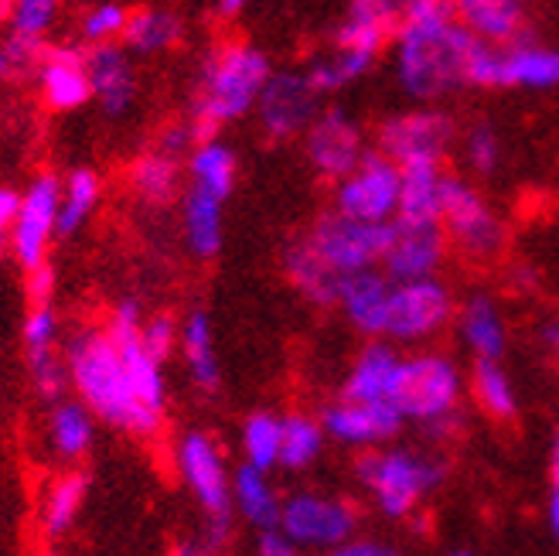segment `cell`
Instances as JSON below:
<instances>
[{
    "label": "cell",
    "instance_id": "6da1fadb",
    "mask_svg": "<svg viewBox=\"0 0 559 556\" xmlns=\"http://www.w3.org/2000/svg\"><path fill=\"white\" fill-rule=\"evenodd\" d=\"M66 363H69V379H72L75 397L93 410L99 424L117 427L133 437L160 434L164 421L136 397L127 358L120 355L106 324L103 328L90 324L75 331L66 345Z\"/></svg>",
    "mask_w": 559,
    "mask_h": 556
},
{
    "label": "cell",
    "instance_id": "7a4b0ae2",
    "mask_svg": "<svg viewBox=\"0 0 559 556\" xmlns=\"http://www.w3.org/2000/svg\"><path fill=\"white\" fill-rule=\"evenodd\" d=\"M270 75H273L270 59L253 45L229 42L212 48L209 59L202 62L191 117H188L194 144L212 141V137L222 133V127L253 114Z\"/></svg>",
    "mask_w": 559,
    "mask_h": 556
},
{
    "label": "cell",
    "instance_id": "3957f363",
    "mask_svg": "<svg viewBox=\"0 0 559 556\" xmlns=\"http://www.w3.org/2000/svg\"><path fill=\"white\" fill-rule=\"evenodd\" d=\"M474 35L451 21H400L396 27V75L413 99H440L464 82V66Z\"/></svg>",
    "mask_w": 559,
    "mask_h": 556
},
{
    "label": "cell",
    "instance_id": "277c9868",
    "mask_svg": "<svg viewBox=\"0 0 559 556\" xmlns=\"http://www.w3.org/2000/svg\"><path fill=\"white\" fill-rule=\"evenodd\" d=\"M178 471L209 516L205 525V553H215L229 543L233 533V475L226 468V454L205 430H191L178 443Z\"/></svg>",
    "mask_w": 559,
    "mask_h": 556
},
{
    "label": "cell",
    "instance_id": "5b68a950",
    "mask_svg": "<svg viewBox=\"0 0 559 556\" xmlns=\"http://www.w3.org/2000/svg\"><path fill=\"white\" fill-rule=\"evenodd\" d=\"M443 478V468L413 451H369L358 461V482L376 498L389 519L409 516L419 498L430 495Z\"/></svg>",
    "mask_w": 559,
    "mask_h": 556
},
{
    "label": "cell",
    "instance_id": "8992f818",
    "mask_svg": "<svg viewBox=\"0 0 559 556\" xmlns=\"http://www.w3.org/2000/svg\"><path fill=\"white\" fill-rule=\"evenodd\" d=\"M461 403V372L451 358L443 355H413L400 363L393 406L403 413V421H416L437 427L451 421Z\"/></svg>",
    "mask_w": 559,
    "mask_h": 556
},
{
    "label": "cell",
    "instance_id": "52a82bcc",
    "mask_svg": "<svg viewBox=\"0 0 559 556\" xmlns=\"http://www.w3.org/2000/svg\"><path fill=\"white\" fill-rule=\"evenodd\" d=\"M454 304L437 276H416V281H393L385 304V339L396 342H424L451 321Z\"/></svg>",
    "mask_w": 559,
    "mask_h": 556
},
{
    "label": "cell",
    "instance_id": "ba28073f",
    "mask_svg": "<svg viewBox=\"0 0 559 556\" xmlns=\"http://www.w3.org/2000/svg\"><path fill=\"white\" fill-rule=\"evenodd\" d=\"M400 185L403 168L393 157L382 151L366 154L345 178H338L334 209L361 222H393L400 209Z\"/></svg>",
    "mask_w": 559,
    "mask_h": 556
},
{
    "label": "cell",
    "instance_id": "9c48e42d",
    "mask_svg": "<svg viewBox=\"0 0 559 556\" xmlns=\"http://www.w3.org/2000/svg\"><path fill=\"white\" fill-rule=\"evenodd\" d=\"M385 239H389V222H361L342 215L338 209L321 215L311 236H307V242L318 249L321 260L342 276L366 267H379L385 253Z\"/></svg>",
    "mask_w": 559,
    "mask_h": 556
},
{
    "label": "cell",
    "instance_id": "30bf717a",
    "mask_svg": "<svg viewBox=\"0 0 559 556\" xmlns=\"http://www.w3.org/2000/svg\"><path fill=\"white\" fill-rule=\"evenodd\" d=\"M440 229L474 260L495 257L501 242H506V229H501V222L491 212V205L471 185H464L457 178H443Z\"/></svg>",
    "mask_w": 559,
    "mask_h": 556
},
{
    "label": "cell",
    "instance_id": "8fae6325",
    "mask_svg": "<svg viewBox=\"0 0 559 556\" xmlns=\"http://www.w3.org/2000/svg\"><path fill=\"white\" fill-rule=\"evenodd\" d=\"M59 199H62V178L51 171L38 175L17 199L8 239H11V253L24 273L48 260V242L55 239V222H59Z\"/></svg>",
    "mask_w": 559,
    "mask_h": 556
},
{
    "label": "cell",
    "instance_id": "7c38bea8",
    "mask_svg": "<svg viewBox=\"0 0 559 556\" xmlns=\"http://www.w3.org/2000/svg\"><path fill=\"white\" fill-rule=\"evenodd\" d=\"M355 509L345 498H328L314 492H297L284 498L280 525L284 533L307 549H334L355 536Z\"/></svg>",
    "mask_w": 559,
    "mask_h": 556
},
{
    "label": "cell",
    "instance_id": "4fadbf2b",
    "mask_svg": "<svg viewBox=\"0 0 559 556\" xmlns=\"http://www.w3.org/2000/svg\"><path fill=\"white\" fill-rule=\"evenodd\" d=\"M318 103L321 93L311 86L307 72H273L253 114L260 117V127L270 141H290L311 127L318 117Z\"/></svg>",
    "mask_w": 559,
    "mask_h": 556
},
{
    "label": "cell",
    "instance_id": "5bb4252c",
    "mask_svg": "<svg viewBox=\"0 0 559 556\" xmlns=\"http://www.w3.org/2000/svg\"><path fill=\"white\" fill-rule=\"evenodd\" d=\"M451 137L454 123L440 109H413V114H400L382 123L379 151L393 157L400 168H406V164H440Z\"/></svg>",
    "mask_w": 559,
    "mask_h": 556
},
{
    "label": "cell",
    "instance_id": "9a60e30c",
    "mask_svg": "<svg viewBox=\"0 0 559 556\" xmlns=\"http://www.w3.org/2000/svg\"><path fill=\"white\" fill-rule=\"evenodd\" d=\"M447 253V236L440 222H389L385 253L379 260L389 281H416V276H433Z\"/></svg>",
    "mask_w": 559,
    "mask_h": 556
},
{
    "label": "cell",
    "instance_id": "2e32d148",
    "mask_svg": "<svg viewBox=\"0 0 559 556\" xmlns=\"http://www.w3.org/2000/svg\"><path fill=\"white\" fill-rule=\"evenodd\" d=\"M304 147L307 161L314 164V171L338 181L345 178L355 164L366 157V137H361L358 123L345 114V109H318L311 127L304 130Z\"/></svg>",
    "mask_w": 559,
    "mask_h": 556
},
{
    "label": "cell",
    "instance_id": "e0dca14e",
    "mask_svg": "<svg viewBox=\"0 0 559 556\" xmlns=\"http://www.w3.org/2000/svg\"><path fill=\"white\" fill-rule=\"evenodd\" d=\"M86 72L93 86V103H99L103 117L123 120L140 96L130 51L120 42L86 45Z\"/></svg>",
    "mask_w": 559,
    "mask_h": 556
},
{
    "label": "cell",
    "instance_id": "ac0fdd59",
    "mask_svg": "<svg viewBox=\"0 0 559 556\" xmlns=\"http://www.w3.org/2000/svg\"><path fill=\"white\" fill-rule=\"evenodd\" d=\"M41 99L55 114H75L93 103V86L86 72V45H45L35 69Z\"/></svg>",
    "mask_w": 559,
    "mask_h": 556
},
{
    "label": "cell",
    "instance_id": "d6986e66",
    "mask_svg": "<svg viewBox=\"0 0 559 556\" xmlns=\"http://www.w3.org/2000/svg\"><path fill=\"white\" fill-rule=\"evenodd\" d=\"M403 413L393 403H369V400H345L324 410V434L348 448H379L403 430Z\"/></svg>",
    "mask_w": 559,
    "mask_h": 556
},
{
    "label": "cell",
    "instance_id": "ffe728a7",
    "mask_svg": "<svg viewBox=\"0 0 559 556\" xmlns=\"http://www.w3.org/2000/svg\"><path fill=\"white\" fill-rule=\"evenodd\" d=\"M226 199L199 188L185 185L181 191V229H185V246L194 260H215L222 239H226Z\"/></svg>",
    "mask_w": 559,
    "mask_h": 556
},
{
    "label": "cell",
    "instance_id": "44dd1931",
    "mask_svg": "<svg viewBox=\"0 0 559 556\" xmlns=\"http://www.w3.org/2000/svg\"><path fill=\"white\" fill-rule=\"evenodd\" d=\"M389 291H393V281H389L379 267L345 273L342 287H338V308L345 311V318L361 331V335L379 339L385 328Z\"/></svg>",
    "mask_w": 559,
    "mask_h": 556
},
{
    "label": "cell",
    "instance_id": "7402d4cb",
    "mask_svg": "<svg viewBox=\"0 0 559 556\" xmlns=\"http://www.w3.org/2000/svg\"><path fill=\"white\" fill-rule=\"evenodd\" d=\"M400 8L403 0H352L348 17L342 21L338 35H334V45L379 55L385 42L396 35Z\"/></svg>",
    "mask_w": 559,
    "mask_h": 556
},
{
    "label": "cell",
    "instance_id": "603a6c76",
    "mask_svg": "<svg viewBox=\"0 0 559 556\" xmlns=\"http://www.w3.org/2000/svg\"><path fill=\"white\" fill-rule=\"evenodd\" d=\"M185 185H188V171H185V157L178 154L154 147L130 164V191L151 209H167L181 202Z\"/></svg>",
    "mask_w": 559,
    "mask_h": 556
},
{
    "label": "cell",
    "instance_id": "cb8c5ba5",
    "mask_svg": "<svg viewBox=\"0 0 559 556\" xmlns=\"http://www.w3.org/2000/svg\"><path fill=\"white\" fill-rule=\"evenodd\" d=\"M454 17L474 38L512 45L525 21V0H454Z\"/></svg>",
    "mask_w": 559,
    "mask_h": 556
},
{
    "label": "cell",
    "instance_id": "d4e9b609",
    "mask_svg": "<svg viewBox=\"0 0 559 556\" xmlns=\"http://www.w3.org/2000/svg\"><path fill=\"white\" fill-rule=\"evenodd\" d=\"M403 358L389 345H369L355 358V366L342 386L345 400H369V403H393V389Z\"/></svg>",
    "mask_w": 559,
    "mask_h": 556
},
{
    "label": "cell",
    "instance_id": "484cf974",
    "mask_svg": "<svg viewBox=\"0 0 559 556\" xmlns=\"http://www.w3.org/2000/svg\"><path fill=\"white\" fill-rule=\"evenodd\" d=\"M181 38H185V21L171 8L144 4L127 14L120 45L130 55H160V51H171Z\"/></svg>",
    "mask_w": 559,
    "mask_h": 556
},
{
    "label": "cell",
    "instance_id": "4316f807",
    "mask_svg": "<svg viewBox=\"0 0 559 556\" xmlns=\"http://www.w3.org/2000/svg\"><path fill=\"white\" fill-rule=\"evenodd\" d=\"M178 352L185 358V369H188L194 389H202L205 397H215L218 389H222V366H218V358H215L212 321H209L205 311H191L181 321Z\"/></svg>",
    "mask_w": 559,
    "mask_h": 556
},
{
    "label": "cell",
    "instance_id": "83f0119b",
    "mask_svg": "<svg viewBox=\"0 0 559 556\" xmlns=\"http://www.w3.org/2000/svg\"><path fill=\"white\" fill-rule=\"evenodd\" d=\"M284 273H287V281L311 300L318 304V308H334L338 304V287H342V273L328 267L321 260L318 249L300 239L287 249V257H284Z\"/></svg>",
    "mask_w": 559,
    "mask_h": 556
},
{
    "label": "cell",
    "instance_id": "f1b7e54d",
    "mask_svg": "<svg viewBox=\"0 0 559 556\" xmlns=\"http://www.w3.org/2000/svg\"><path fill=\"white\" fill-rule=\"evenodd\" d=\"M96 416L82 400H59L48 413V448L62 461H82L93 451Z\"/></svg>",
    "mask_w": 559,
    "mask_h": 556
},
{
    "label": "cell",
    "instance_id": "f546056e",
    "mask_svg": "<svg viewBox=\"0 0 559 556\" xmlns=\"http://www.w3.org/2000/svg\"><path fill=\"white\" fill-rule=\"evenodd\" d=\"M270 471L242 464L233 475V509L253 525V530H270L280 525V509H284V498H280L270 485Z\"/></svg>",
    "mask_w": 559,
    "mask_h": 556
},
{
    "label": "cell",
    "instance_id": "4dcf8cb0",
    "mask_svg": "<svg viewBox=\"0 0 559 556\" xmlns=\"http://www.w3.org/2000/svg\"><path fill=\"white\" fill-rule=\"evenodd\" d=\"M501 79L506 86L552 90L559 86V48L543 45H501Z\"/></svg>",
    "mask_w": 559,
    "mask_h": 556
},
{
    "label": "cell",
    "instance_id": "1f68e13d",
    "mask_svg": "<svg viewBox=\"0 0 559 556\" xmlns=\"http://www.w3.org/2000/svg\"><path fill=\"white\" fill-rule=\"evenodd\" d=\"M185 171H188L191 185L218 194V199H229L236 188V178H239V161L229 144H222L218 137H212V141H202L188 151Z\"/></svg>",
    "mask_w": 559,
    "mask_h": 556
},
{
    "label": "cell",
    "instance_id": "d6a6232c",
    "mask_svg": "<svg viewBox=\"0 0 559 556\" xmlns=\"http://www.w3.org/2000/svg\"><path fill=\"white\" fill-rule=\"evenodd\" d=\"M86 492H90L86 471H66V475L51 482L45 502H41V533L48 543L62 540L75 525L82 502H86Z\"/></svg>",
    "mask_w": 559,
    "mask_h": 556
},
{
    "label": "cell",
    "instance_id": "836d02e7",
    "mask_svg": "<svg viewBox=\"0 0 559 556\" xmlns=\"http://www.w3.org/2000/svg\"><path fill=\"white\" fill-rule=\"evenodd\" d=\"M440 164H406L400 185V209L396 218L406 222H440V199H443Z\"/></svg>",
    "mask_w": 559,
    "mask_h": 556
},
{
    "label": "cell",
    "instance_id": "e575fe53",
    "mask_svg": "<svg viewBox=\"0 0 559 556\" xmlns=\"http://www.w3.org/2000/svg\"><path fill=\"white\" fill-rule=\"evenodd\" d=\"M103 199V181L93 168H75L69 178H62V199H59V222H55V236L69 239L79 229H86L96 205Z\"/></svg>",
    "mask_w": 559,
    "mask_h": 556
},
{
    "label": "cell",
    "instance_id": "d590c367",
    "mask_svg": "<svg viewBox=\"0 0 559 556\" xmlns=\"http://www.w3.org/2000/svg\"><path fill=\"white\" fill-rule=\"evenodd\" d=\"M461 339L474 352V358H491V363H498V358L506 355L509 331L488 297L467 300V308L461 315Z\"/></svg>",
    "mask_w": 559,
    "mask_h": 556
},
{
    "label": "cell",
    "instance_id": "8d00e7d4",
    "mask_svg": "<svg viewBox=\"0 0 559 556\" xmlns=\"http://www.w3.org/2000/svg\"><path fill=\"white\" fill-rule=\"evenodd\" d=\"M324 427L311 416H280V468L287 471H304L311 468L324 448Z\"/></svg>",
    "mask_w": 559,
    "mask_h": 556
},
{
    "label": "cell",
    "instance_id": "74e56055",
    "mask_svg": "<svg viewBox=\"0 0 559 556\" xmlns=\"http://www.w3.org/2000/svg\"><path fill=\"white\" fill-rule=\"evenodd\" d=\"M376 62V55L369 51H355V48H338L334 45L331 55H324V59H314L311 66H307V79H311V86L328 96V93H338L345 86H352L355 79H361Z\"/></svg>",
    "mask_w": 559,
    "mask_h": 556
},
{
    "label": "cell",
    "instance_id": "f35d334b",
    "mask_svg": "<svg viewBox=\"0 0 559 556\" xmlns=\"http://www.w3.org/2000/svg\"><path fill=\"white\" fill-rule=\"evenodd\" d=\"M471 386H474V397L478 403L498 416V421H509L519 410V400H515V386L509 379V372L501 369L491 358H478V366H474V376H471Z\"/></svg>",
    "mask_w": 559,
    "mask_h": 556
},
{
    "label": "cell",
    "instance_id": "ab89813d",
    "mask_svg": "<svg viewBox=\"0 0 559 556\" xmlns=\"http://www.w3.org/2000/svg\"><path fill=\"white\" fill-rule=\"evenodd\" d=\"M242 458L246 464L273 471L280 464V416L253 413L242 424Z\"/></svg>",
    "mask_w": 559,
    "mask_h": 556
},
{
    "label": "cell",
    "instance_id": "60d3db41",
    "mask_svg": "<svg viewBox=\"0 0 559 556\" xmlns=\"http://www.w3.org/2000/svg\"><path fill=\"white\" fill-rule=\"evenodd\" d=\"M130 8L123 0H96L79 17V42L82 45H103V42H120L123 24Z\"/></svg>",
    "mask_w": 559,
    "mask_h": 556
},
{
    "label": "cell",
    "instance_id": "b9f144b4",
    "mask_svg": "<svg viewBox=\"0 0 559 556\" xmlns=\"http://www.w3.org/2000/svg\"><path fill=\"white\" fill-rule=\"evenodd\" d=\"M45 45L48 42H32V38H21V35L8 32V38H0V82L32 79L41 62Z\"/></svg>",
    "mask_w": 559,
    "mask_h": 556
},
{
    "label": "cell",
    "instance_id": "7bdbcfd3",
    "mask_svg": "<svg viewBox=\"0 0 559 556\" xmlns=\"http://www.w3.org/2000/svg\"><path fill=\"white\" fill-rule=\"evenodd\" d=\"M55 21H59V0H14L8 27L21 38L48 42Z\"/></svg>",
    "mask_w": 559,
    "mask_h": 556
},
{
    "label": "cell",
    "instance_id": "ee69618b",
    "mask_svg": "<svg viewBox=\"0 0 559 556\" xmlns=\"http://www.w3.org/2000/svg\"><path fill=\"white\" fill-rule=\"evenodd\" d=\"M59 315L55 304H32V311L24 318V358L59 352Z\"/></svg>",
    "mask_w": 559,
    "mask_h": 556
},
{
    "label": "cell",
    "instance_id": "f6af8a7d",
    "mask_svg": "<svg viewBox=\"0 0 559 556\" xmlns=\"http://www.w3.org/2000/svg\"><path fill=\"white\" fill-rule=\"evenodd\" d=\"M178 335H181V324L171 315H151L140 324V342H144V348L154 358H160V363H167V358L175 355Z\"/></svg>",
    "mask_w": 559,
    "mask_h": 556
},
{
    "label": "cell",
    "instance_id": "bcb514c9",
    "mask_svg": "<svg viewBox=\"0 0 559 556\" xmlns=\"http://www.w3.org/2000/svg\"><path fill=\"white\" fill-rule=\"evenodd\" d=\"M464 157L471 164V171L478 175H495L498 164H501V144H498V133L491 127H474L467 133V144H464Z\"/></svg>",
    "mask_w": 559,
    "mask_h": 556
},
{
    "label": "cell",
    "instance_id": "7dc6e473",
    "mask_svg": "<svg viewBox=\"0 0 559 556\" xmlns=\"http://www.w3.org/2000/svg\"><path fill=\"white\" fill-rule=\"evenodd\" d=\"M55 287H59V276L48 260L27 270V304H55Z\"/></svg>",
    "mask_w": 559,
    "mask_h": 556
},
{
    "label": "cell",
    "instance_id": "c3c4849f",
    "mask_svg": "<svg viewBox=\"0 0 559 556\" xmlns=\"http://www.w3.org/2000/svg\"><path fill=\"white\" fill-rule=\"evenodd\" d=\"M300 546L284 533V525H270V530H260L257 536V553L260 556H294Z\"/></svg>",
    "mask_w": 559,
    "mask_h": 556
},
{
    "label": "cell",
    "instance_id": "681fc988",
    "mask_svg": "<svg viewBox=\"0 0 559 556\" xmlns=\"http://www.w3.org/2000/svg\"><path fill=\"white\" fill-rule=\"evenodd\" d=\"M331 553H338V556H389L393 549H389L385 543H376V540H345L342 546H334Z\"/></svg>",
    "mask_w": 559,
    "mask_h": 556
},
{
    "label": "cell",
    "instance_id": "f907efd6",
    "mask_svg": "<svg viewBox=\"0 0 559 556\" xmlns=\"http://www.w3.org/2000/svg\"><path fill=\"white\" fill-rule=\"evenodd\" d=\"M17 199H21L17 191L0 188V246H4V239L11 233V222H14V212H17Z\"/></svg>",
    "mask_w": 559,
    "mask_h": 556
},
{
    "label": "cell",
    "instance_id": "816d5d0a",
    "mask_svg": "<svg viewBox=\"0 0 559 556\" xmlns=\"http://www.w3.org/2000/svg\"><path fill=\"white\" fill-rule=\"evenodd\" d=\"M249 8V0H215V14L218 17H236V14H242Z\"/></svg>",
    "mask_w": 559,
    "mask_h": 556
},
{
    "label": "cell",
    "instance_id": "f5cc1de1",
    "mask_svg": "<svg viewBox=\"0 0 559 556\" xmlns=\"http://www.w3.org/2000/svg\"><path fill=\"white\" fill-rule=\"evenodd\" d=\"M549 475H552V488H559V434L552 440V454H549Z\"/></svg>",
    "mask_w": 559,
    "mask_h": 556
},
{
    "label": "cell",
    "instance_id": "db71d44e",
    "mask_svg": "<svg viewBox=\"0 0 559 556\" xmlns=\"http://www.w3.org/2000/svg\"><path fill=\"white\" fill-rule=\"evenodd\" d=\"M549 525H552V536L559 540V488L549 498Z\"/></svg>",
    "mask_w": 559,
    "mask_h": 556
},
{
    "label": "cell",
    "instance_id": "11a10c76",
    "mask_svg": "<svg viewBox=\"0 0 559 556\" xmlns=\"http://www.w3.org/2000/svg\"><path fill=\"white\" fill-rule=\"evenodd\" d=\"M546 345H549V352L559 358V321H552V324L546 328Z\"/></svg>",
    "mask_w": 559,
    "mask_h": 556
},
{
    "label": "cell",
    "instance_id": "9f6ffc18",
    "mask_svg": "<svg viewBox=\"0 0 559 556\" xmlns=\"http://www.w3.org/2000/svg\"><path fill=\"white\" fill-rule=\"evenodd\" d=\"M11 8H14V0H0V24H8V17H11Z\"/></svg>",
    "mask_w": 559,
    "mask_h": 556
}]
</instances>
